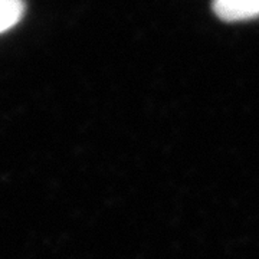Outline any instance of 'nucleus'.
I'll return each mask as SVG.
<instances>
[{"label": "nucleus", "instance_id": "nucleus-1", "mask_svg": "<svg viewBox=\"0 0 259 259\" xmlns=\"http://www.w3.org/2000/svg\"><path fill=\"white\" fill-rule=\"evenodd\" d=\"M218 18L226 22H242L259 18V0H213Z\"/></svg>", "mask_w": 259, "mask_h": 259}, {"label": "nucleus", "instance_id": "nucleus-2", "mask_svg": "<svg viewBox=\"0 0 259 259\" xmlns=\"http://www.w3.org/2000/svg\"><path fill=\"white\" fill-rule=\"evenodd\" d=\"M25 13L23 0H0V33L13 28Z\"/></svg>", "mask_w": 259, "mask_h": 259}]
</instances>
